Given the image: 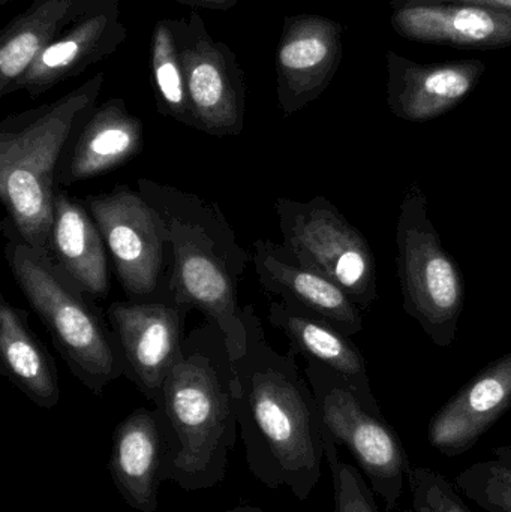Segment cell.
<instances>
[{"mask_svg": "<svg viewBox=\"0 0 511 512\" xmlns=\"http://www.w3.org/2000/svg\"><path fill=\"white\" fill-rule=\"evenodd\" d=\"M150 81L162 116L194 128L185 72L171 18L156 21L150 36Z\"/></svg>", "mask_w": 511, "mask_h": 512, "instance_id": "24", "label": "cell"}, {"mask_svg": "<svg viewBox=\"0 0 511 512\" xmlns=\"http://www.w3.org/2000/svg\"><path fill=\"white\" fill-rule=\"evenodd\" d=\"M243 322L246 345L234 370L249 472L267 489L285 487L305 502L320 483L330 433L299 355L281 354L267 342L252 304L243 306Z\"/></svg>", "mask_w": 511, "mask_h": 512, "instance_id": "1", "label": "cell"}, {"mask_svg": "<svg viewBox=\"0 0 511 512\" xmlns=\"http://www.w3.org/2000/svg\"><path fill=\"white\" fill-rule=\"evenodd\" d=\"M75 137L68 158L60 162L57 185L72 186L131 161L143 149L144 123L123 99L111 98L96 105Z\"/></svg>", "mask_w": 511, "mask_h": 512, "instance_id": "18", "label": "cell"}, {"mask_svg": "<svg viewBox=\"0 0 511 512\" xmlns=\"http://www.w3.org/2000/svg\"><path fill=\"white\" fill-rule=\"evenodd\" d=\"M6 261L21 292L53 339L72 375L96 396L123 376L113 331L89 295L54 262L15 234Z\"/></svg>", "mask_w": 511, "mask_h": 512, "instance_id": "5", "label": "cell"}, {"mask_svg": "<svg viewBox=\"0 0 511 512\" xmlns=\"http://www.w3.org/2000/svg\"><path fill=\"white\" fill-rule=\"evenodd\" d=\"M113 258L128 300H144L168 285L165 256L171 251L164 222L138 191L117 186L84 201Z\"/></svg>", "mask_w": 511, "mask_h": 512, "instance_id": "10", "label": "cell"}, {"mask_svg": "<svg viewBox=\"0 0 511 512\" xmlns=\"http://www.w3.org/2000/svg\"><path fill=\"white\" fill-rule=\"evenodd\" d=\"M176 2L192 8L209 9V11H230L240 0H176Z\"/></svg>", "mask_w": 511, "mask_h": 512, "instance_id": "29", "label": "cell"}, {"mask_svg": "<svg viewBox=\"0 0 511 512\" xmlns=\"http://www.w3.org/2000/svg\"><path fill=\"white\" fill-rule=\"evenodd\" d=\"M387 105L398 119L423 123L458 107L479 86L485 75L482 60L422 63L389 50Z\"/></svg>", "mask_w": 511, "mask_h": 512, "instance_id": "14", "label": "cell"}, {"mask_svg": "<svg viewBox=\"0 0 511 512\" xmlns=\"http://www.w3.org/2000/svg\"><path fill=\"white\" fill-rule=\"evenodd\" d=\"M137 191L164 222L171 248L168 289L179 306L200 310L227 337L233 360L246 345L239 286L251 254L218 204L176 186L137 180Z\"/></svg>", "mask_w": 511, "mask_h": 512, "instance_id": "3", "label": "cell"}, {"mask_svg": "<svg viewBox=\"0 0 511 512\" xmlns=\"http://www.w3.org/2000/svg\"><path fill=\"white\" fill-rule=\"evenodd\" d=\"M104 72L62 98L0 123V198L14 233L50 255L56 177L66 144L96 108Z\"/></svg>", "mask_w": 511, "mask_h": 512, "instance_id": "4", "label": "cell"}, {"mask_svg": "<svg viewBox=\"0 0 511 512\" xmlns=\"http://www.w3.org/2000/svg\"><path fill=\"white\" fill-rule=\"evenodd\" d=\"M99 0H33L0 30V96L15 92L36 57Z\"/></svg>", "mask_w": 511, "mask_h": 512, "instance_id": "22", "label": "cell"}, {"mask_svg": "<svg viewBox=\"0 0 511 512\" xmlns=\"http://www.w3.org/2000/svg\"><path fill=\"white\" fill-rule=\"evenodd\" d=\"M0 357L9 381L35 405L53 409L60 400L53 357L29 327L27 313L3 300L0 306Z\"/></svg>", "mask_w": 511, "mask_h": 512, "instance_id": "23", "label": "cell"}, {"mask_svg": "<svg viewBox=\"0 0 511 512\" xmlns=\"http://www.w3.org/2000/svg\"><path fill=\"white\" fill-rule=\"evenodd\" d=\"M12 2V0H0V6H5L6 3Z\"/></svg>", "mask_w": 511, "mask_h": 512, "instance_id": "31", "label": "cell"}, {"mask_svg": "<svg viewBox=\"0 0 511 512\" xmlns=\"http://www.w3.org/2000/svg\"><path fill=\"white\" fill-rule=\"evenodd\" d=\"M462 496L486 512H511V445L492 448L455 478Z\"/></svg>", "mask_w": 511, "mask_h": 512, "instance_id": "25", "label": "cell"}, {"mask_svg": "<svg viewBox=\"0 0 511 512\" xmlns=\"http://www.w3.org/2000/svg\"><path fill=\"white\" fill-rule=\"evenodd\" d=\"M344 26L318 14L287 15L276 50V96L285 117L317 101L342 62Z\"/></svg>", "mask_w": 511, "mask_h": 512, "instance_id": "12", "label": "cell"}, {"mask_svg": "<svg viewBox=\"0 0 511 512\" xmlns=\"http://www.w3.org/2000/svg\"><path fill=\"white\" fill-rule=\"evenodd\" d=\"M185 72L194 129L212 137H237L245 128L246 81L230 45L215 41L197 11L171 18Z\"/></svg>", "mask_w": 511, "mask_h": 512, "instance_id": "9", "label": "cell"}, {"mask_svg": "<svg viewBox=\"0 0 511 512\" xmlns=\"http://www.w3.org/2000/svg\"><path fill=\"white\" fill-rule=\"evenodd\" d=\"M428 3H470V5L489 6V8L511 11V0H392L390 8H405V6L428 5Z\"/></svg>", "mask_w": 511, "mask_h": 512, "instance_id": "28", "label": "cell"}, {"mask_svg": "<svg viewBox=\"0 0 511 512\" xmlns=\"http://www.w3.org/2000/svg\"><path fill=\"white\" fill-rule=\"evenodd\" d=\"M225 512H264V511L258 510V508H254V507H240V508H234V510L225 511Z\"/></svg>", "mask_w": 511, "mask_h": 512, "instance_id": "30", "label": "cell"}, {"mask_svg": "<svg viewBox=\"0 0 511 512\" xmlns=\"http://www.w3.org/2000/svg\"><path fill=\"white\" fill-rule=\"evenodd\" d=\"M155 405L164 442L162 481L185 492L224 481L239 420L233 355L215 324L206 321L185 337Z\"/></svg>", "mask_w": 511, "mask_h": 512, "instance_id": "2", "label": "cell"}, {"mask_svg": "<svg viewBox=\"0 0 511 512\" xmlns=\"http://www.w3.org/2000/svg\"><path fill=\"white\" fill-rule=\"evenodd\" d=\"M168 285L144 300L116 301L107 310L123 376L153 403L185 342L186 316Z\"/></svg>", "mask_w": 511, "mask_h": 512, "instance_id": "11", "label": "cell"}, {"mask_svg": "<svg viewBox=\"0 0 511 512\" xmlns=\"http://www.w3.org/2000/svg\"><path fill=\"white\" fill-rule=\"evenodd\" d=\"M251 262L264 291L324 319L347 336L363 330L362 309L323 274L297 261L272 240H255Z\"/></svg>", "mask_w": 511, "mask_h": 512, "instance_id": "15", "label": "cell"}, {"mask_svg": "<svg viewBox=\"0 0 511 512\" xmlns=\"http://www.w3.org/2000/svg\"><path fill=\"white\" fill-rule=\"evenodd\" d=\"M123 0H99L75 21L57 41L48 45L15 87L39 98L63 81L86 72L89 66L111 56L128 36L122 21Z\"/></svg>", "mask_w": 511, "mask_h": 512, "instance_id": "13", "label": "cell"}, {"mask_svg": "<svg viewBox=\"0 0 511 512\" xmlns=\"http://www.w3.org/2000/svg\"><path fill=\"white\" fill-rule=\"evenodd\" d=\"M396 248L405 312L435 345L449 348L464 312V274L444 249L429 216L428 198L417 183L407 189L401 203Z\"/></svg>", "mask_w": 511, "mask_h": 512, "instance_id": "6", "label": "cell"}, {"mask_svg": "<svg viewBox=\"0 0 511 512\" xmlns=\"http://www.w3.org/2000/svg\"><path fill=\"white\" fill-rule=\"evenodd\" d=\"M269 322L284 333L294 354L341 373L366 402L380 406L372 393L368 361L350 336L308 310L284 300L272 301Z\"/></svg>", "mask_w": 511, "mask_h": 512, "instance_id": "20", "label": "cell"}, {"mask_svg": "<svg viewBox=\"0 0 511 512\" xmlns=\"http://www.w3.org/2000/svg\"><path fill=\"white\" fill-rule=\"evenodd\" d=\"M405 512H473L462 493L444 475L428 466H414L410 505Z\"/></svg>", "mask_w": 511, "mask_h": 512, "instance_id": "27", "label": "cell"}, {"mask_svg": "<svg viewBox=\"0 0 511 512\" xmlns=\"http://www.w3.org/2000/svg\"><path fill=\"white\" fill-rule=\"evenodd\" d=\"M320 408L327 432L339 447H345L368 481L384 510L395 511L410 490V457L393 427L341 373L317 361L303 367Z\"/></svg>", "mask_w": 511, "mask_h": 512, "instance_id": "7", "label": "cell"}, {"mask_svg": "<svg viewBox=\"0 0 511 512\" xmlns=\"http://www.w3.org/2000/svg\"><path fill=\"white\" fill-rule=\"evenodd\" d=\"M390 24L408 41L464 50L511 47V11L470 3H428L395 9Z\"/></svg>", "mask_w": 511, "mask_h": 512, "instance_id": "17", "label": "cell"}, {"mask_svg": "<svg viewBox=\"0 0 511 512\" xmlns=\"http://www.w3.org/2000/svg\"><path fill=\"white\" fill-rule=\"evenodd\" d=\"M511 408V352L489 364L429 423L428 441L447 457L470 451Z\"/></svg>", "mask_w": 511, "mask_h": 512, "instance_id": "16", "label": "cell"}, {"mask_svg": "<svg viewBox=\"0 0 511 512\" xmlns=\"http://www.w3.org/2000/svg\"><path fill=\"white\" fill-rule=\"evenodd\" d=\"M164 442L158 412L140 408L114 430L111 480L123 501L140 512H156L162 483Z\"/></svg>", "mask_w": 511, "mask_h": 512, "instance_id": "19", "label": "cell"}, {"mask_svg": "<svg viewBox=\"0 0 511 512\" xmlns=\"http://www.w3.org/2000/svg\"><path fill=\"white\" fill-rule=\"evenodd\" d=\"M105 249L101 231L86 204L57 188L50 255L90 298L102 300L110 291Z\"/></svg>", "mask_w": 511, "mask_h": 512, "instance_id": "21", "label": "cell"}, {"mask_svg": "<svg viewBox=\"0 0 511 512\" xmlns=\"http://www.w3.org/2000/svg\"><path fill=\"white\" fill-rule=\"evenodd\" d=\"M281 245L297 261L341 286L362 310L378 300L377 262L362 233L327 198L275 203Z\"/></svg>", "mask_w": 511, "mask_h": 512, "instance_id": "8", "label": "cell"}, {"mask_svg": "<svg viewBox=\"0 0 511 512\" xmlns=\"http://www.w3.org/2000/svg\"><path fill=\"white\" fill-rule=\"evenodd\" d=\"M326 462L332 472L335 512H381L374 490L357 466L341 459L332 436L326 442Z\"/></svg>", "mask_w": 511, "mask_h": 512, "instance_id": "26", "label": "cell"}]
</instances>
